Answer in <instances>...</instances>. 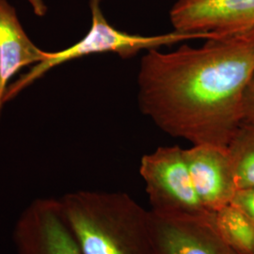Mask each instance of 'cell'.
I'll use <instances>...</instances> for the list:
<instances>
[{
  "instance_id": "cell-1",
  "label": "cell",
  "mask_w": 254,
  "mask_h": 254,
  "mask_svg": "<svg viewBox=\"0 0 254 254\" xmlns=\"http://www.w3.org/2000/svg\"><path fill=\"white\" fill-rule=\"evenodd\" d=\"M254 72V30L206 39L200 47L151 49L140 61L138 105L171 136L226 148L244 123Z\"/></svg>"
},
{
  "instance_id": "cell-2",
  "label": "cell",
  "mask_w": 254,
  "mask_h": 254,
  "mask_svg": "<svg viewBox=\"0 0 254 254\" xmlns=\"http://www.w3.org/2000/svg\"><path fill=\"white\" fill-rule=\"evenodd\" d=\"M58 200L82 254H155L150 210L127 193L77 190Z\"/></svg>"
},
{
  "instance_id": "cell-3",
  "label": "cell",
  "mask_w": 254,
  "mask_h": 254,
  "mask_svg": "<svg viewBox=\"0 0 254 254\" xmlns=\"http://www.w3.org/2000/svg\"><path fill=\"white\" fill-rule=\"evenodd\" d=\"M101 2L102 0H89L91 25L87 34L76 44L64 50L46 52V59L43 62L35 64L27 73L9 85L4 103L13 99L24 89L44 76L49 70L73 60L103 53H115L123 59H128L135 57L141 51L173 46L194 39L206 40L218 37L202 33H183L176 30L153 36L127 33L109 24L101 9Z\"/></svg>"
},
{
  "instance_id": "cell-4",
  "label": "cell",
  "mask_w": 254,
  "mask_h": 254,
  "mask_svg": "<svg viewBox=\"0 0 254 254\" xmlns=\"http://www.w3.org/2000/svg\"><path fill=\"white\" fill-rule=\"evenodd\" d=\"M139 174L145 184L151 211L165 215L205 216L178 145L162 146L141 157Z\"/></svg>"
},
{
  "instance_id": "cell-5",
  "label": "cell",
  "mask_w": 254,
  "mask_h": 254,
  "mask_svg": "<svg viewBox=\"0 0 254 254\" xmlns=\"http://www.w3.org/2000/svg\"><path fill=\"white\" fill-rule=\"evenodd\" d=\"M12 241L16 254H82L56 198L31 200L16 219Z\"/></svg>"
},
{
  "instance_id": "cell-6",
  "label": "cell",
  "mask_w": 254,
  "mask_h": 254,
  "mask_svg": "<svg viewBox=\"0 0 254 254\" xmlns=\"http://www.w3.org/2000/svg\"><path fill=\"white\" fill-rule=\"evenodd\" d=\"M173 30L229 36L254 30V0H178L170 11Z\"/></svg>"
},
{
  "instance_id": "cell-7",
  "label": "cell",
  "mask_w": 254,
  "mask_h": 254,
  "mask_svg": "<svg viewBox=\"0 0 254 254\" xmlns=\"http://www.w3.org/2000/svg\"><path fill=\"white\" fill-rule=\"evenodd\" d=\"M155 254H240L218 235L213 214L178 216L150 210Z\"/></svg>"
},
{
  "instance_id": "cell-8",
  "label": "cell",
  "mask_w": 254,
  "mask_h": 254,
  "mask_svg": "<svg viewBox=\"0 0 254 254\" xmlns=\"http://www.w3.org/2000/svg\"><path fill=\"white\" fill-rule=\"evenodd\" d=\"M191 180L202 206L214 214L232 202L236 180L227 147L197 144L184 149Z\"/></svg>"
},
{
  "instance_id": "cell-9",
  "label": "cell",
  "mask_w": 254,
  "mask_h": 254,
  "mask_svg": "<svg viewBox=\"0 0 254 254\" xmlns=\"http://www.w3.org/2000/svg\"><path fill=\"white\" fill-rule=\"evenodd\" d=\"M27 36L15 8L8 0H0V116L9 82L20 70L46 59Z\"/></svg>"
},
{
  "instance_id": "cell-10",
  "label": "cell",
  "mask_w": 254,
  "mask_h": 254,
  "mask_svg": "<svg viewBox=\"0 0 254 254\" xmlns=\"http://www.w3.org/2000/svg\"><path fill=\"white\" fill-rule=\"evenodd\" d=\"M218 235L240 254H254V221L233 203L213 214Z\"/></svg>"
},
{
  "instance_id": "cell-11",
  "label": "cell",
  "mask_w": 254,
  "mask_h": 254,
  "mask_svg": "<svg viewBox=\"0 0 254 254\" xmlns=\"http://www.w3.org/2000/svg\"><path fill=\"white\" fill-rule=\"evenodd\" d=\"M227 149L237 190L254 187V123H243Z\"/></svg>"
},
{
  "instance_id": "cell-12",
  "label": "cell",
  "mask_w": 254,
  "mask_h": 254,
  "mask_svg": "<svg viewBox=\"0 0 254 254\" xmlns=\"http://www.w3.org/2000/svg\"><path fill=\"white\" fill-rule=\"evenodd\" d=\"M231 203L245 212L254 221V187L238 190Z\"/></svg>"
},
{
  "instance_id": "cell-13",
  "label": "cell",
  "mask_w": 254,
  "mask_h": 254,
  "mask_svg": "<svg viewBox=\"0 0 254 254\" xmlns=\"http://www.w3.org/2000/svg\"><path fill=\"white\" fill-rule=\"evenodd\" d=\"M243 116L244 123H254V72L244 96Z\"/></svg>"
},
{
  "instance_id": "cell-14",
  "label": "cell",
  "mask_w": 254,
  "mask_h": 254,
  "mask_svg": "<svg viewBox=\"0 0 254 254\" xmlns=\"http://www.w3.org/2000/svg\"><path fill=\"white\" fill-rule=\"evenodd\" d=\"M37 16L44 17L47 13V7L44 0H27Z\"/></svg>"
}]
</instances>
